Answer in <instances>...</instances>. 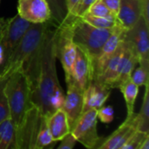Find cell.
<instances>
[{
	"label": "cell",
	"mask_w": 149,
	"mask_h": 149,
	"mask_svg": "<svg viewBox=\"0 0 149 149\" xmlns=\"http://www.w3.org/2000/svg\"><path fill=\"white\" fill-rule=\"evenodd\" d=\"M81 17L88 24L97 28H113L118 24L115 15H111L108 17H95L85 13Z\"/></svg>",
	"instance_id": "cb8c5ba5"
},
{
	"label": "cell",
	"mask_w": 149,
	"mask_h": 149,
	"mask_svg": "<svg viewBox=\"0 0 149 149\" xmlns=\"http://www.w3.org/2000/svg\"><path fill=\"white\" fill-rule=\"evenodd\" d=\"M95 0H79L78 3L72 10L70 15H73L75 17H82L89 9L91 4Z\"/></svg>",
	"instance_id": "f546056e"
},
{
	"label": "cell",
	"mask_w": 149,
	"mask_h": 149,
	"mask_svg": "<svg viewBox=\"0 0 149 149\" xmlns=\"http://www.w3.org/2000/svg\"><path fill=\"white\" fill-rule=\"evenodd\" d=\"M54 142H56V141H54L52 140V137L49 128L47 127L46 119H45V117H42L39 130H38V135H37V139H36L35 149L45 148Z\"/></svg>",
	"instance_id": "d4e9b609"
},
{
	"label": "cell",
	"mask_w": 149,
	"mask_h": 149,
	"mask_svg": "<svg viewBox=\"0 0 149 149\" xmlns=\"http://www.w3.org/2000/svg\"><path fill=\"white\" fill-rule=\"evenodd\" d=\"M5 94L10 109V118L17 131L27 112L32 106L31 90L26 76L21 67L15 70L5 85Z\"/></svg>",
	"instance_id": "3957f363"
},
{
	"label": "cell",
	"mask_w": 149,
	"mask_h": 149,
	"mask_svg": "<svg viewBox=\"0 0 149 149\" xmlns=\"http://www.w3.org/2000/svg\"><path fill=\"white\" fill-rule=\"evenodd\" d=\"M125 31V29H123L120 25L117 24L114 26L112 34L104 43L99 54L93 59V80L102 73L107 62L122 43Z\"/></svg>",
	"instance_id": "7c38bea8"
},
{
	"label": "cell",
	"mask_w": 149,
	"mask_h": 149,
	"mask_svg": "<svg viewBox=\"0 0 149 149\" xmlns=\"http://www.w3.org/2000/svg\"><path fill=\"white\" fill-rule=\"evenodd\" d=\"M148 85L145 86V93L141 108L138 113H134V124L137 130L149 134V92Z\"/></svg>",
	"instance_id": "d6986e66"
},
{
	"label": "cell",
	"mask_w": 149,
	"mask_h": 149,
	"mask_svg": "<svg viewBox=\"0 0 149 149\" xmlns=\"http://www.w3.org/2000/svg\"><path fill=\"white\" fill-rule=\"evenodd\" d=\"M79 0H66V3H67V8H68V11L69 14L72 12V10L74 9V7L76 6V4L78 3Z\"/></svg>",
	"instance_id": "d6a6232c"
},
{
	"label": "cell",
	"mask_w": 149,
	"mask_h": 149,
	"mask_svg": "<svg viewBox=\"0 0 149 149\" xmlns=\"http://www.w3.org/2000/svg\"><path fill=\"white\" fill-rule=\"evenodd\" d=\"M57 37L58 26L49 20L42 43L37 85L31 93V105L36 107L45 118L62 108L65 100V93L57 74Z\"/></svg>",
	"instance_id": "6da1fadb"
},
{
	"label": "cell",
	"mask_w": 149,
	"mask_h": 149,
	"mask_svg": "<svg viewBox=\"0 0 149 149\" xmlns=\"http://www.w3.org/2000/svg\"><path fill=\"white\" fill-rule=\"evenodd\" d=\"M47 23L48 21L45 23L31 24L2 68L3 70L5 66L20 65L29 82L31 93L36 87L39 74L42 43Z\"/></svg>",
	"instance_id": "7a4b0ae2"
},
{
	"label": "cell",
	"mask_w": 149,
	"mask_h": 149,
	"mask_svg": "<svg viewBox=\"0 0 149 149\" xmlns=\"http://www.w3.org/2000/svg\"><path fill=\"white\" fill-rule=\"evenodd\" d=\"M86 13L95 17H108L111 15H114L110 11V10L104 4L101 0H95Z\"/></svg>",
	"instance_id": "83f0119b"
},
{
	"label": "cell",
	"mask_w": 149,
	"mask_h": 149,
	"mask_svg": "<svg viewBox=\"0 0 149 149\" xmlns=\"http://www.w3.org/2000/svg\"><path fill=\"white\" fill-rule=\"evenodd\" d=\"M97 110L90 109L80 115L71 133L77 141L87 148H99L105 138L99 136L97 132Z\"/></svg>",
	"instance_id": "5b68a950"
},
{
	"label": "cell",
	"mask_w": 149,
	"mask_h": 149,
	"mask_svg": "<svg viewBox=\"0 0 149 149\" xmlns=\"http://www.w3.org/2000/svg\"><path fill=\"white\" fill-rule=\"evenodd\" d=\"M42 117L39 110L34 106L27 110L19 128L16 131V148L35 149Z\"/></svg>",
	"instance_id": "ba28073f"
},
{
	"label": "cell",
	"mask_w": 149,
	"mask_h": 149,
	"mask_svg": "<svg viewBox=\"0 0 149 149\" xmlns=\"http://www.w3.org/2000/svg\"><path fill=\"white\" fill-rule=\"evenodd\" d=\"M19 67H21L20 65L5 66L0 72V122L10 118V109L5 94V85L11 73Z\"/></svg>",
	"instance_id": "ac0fdd59"
},
{
	"label": "cell",
	"mask_w": 149,
	"mask_h": 149,
	"mask_svg": "<svg viewBox=\"0 0 149 149\" xmlns=\"http://www.w3.org/2000/svg\"><path fill=\"white\" fill-rule=\"evenodd\" d=\"M45 119L47 127L54 141H60L65 135L71 132L67 117L62 108L55 111Z\"/></svg>",
	"instance_id": "e0dca14e"
},
{
	"label": "cell",
	"mask_w": 149,
	"mask_h": 149,
	"mask_svg": "<svg viewBox=\"0 0 149 149\" xmlns=\"http://www.w3.org/2000/svg\"><path fill=\"white\" fill-rule=\"evenodd\" d=\"M65 22L69 24L72 38L75 45L85 50L93 59L99 54L114 28H97L88 24L81 17L70 14Z\"/></svg>",
	"instance_id": "277c9868"
},
{
	"label": "cell",
	"mask_w": 149,
	"mask_h": 149,
	"mask_svg": "<svg viewBox=\"0 0 149 149\" xmlns=\"http://www.w3.org/2000/svg\"><path fill=\"white\" fill-rule=\"evenodd\" d=\"M16 131L10 118L0 122V149L16 148Z\"/></svg>",
	"instance_id": "ffe728a7"
},
{
	"label": "cell",
	"mask_w": 149,
	"mask_h": 149,
	"mask_svg": "<svg viewBox=\"0 0 149 149\" xmlns=\"http://www.w3.org/2000/svg\"><path fill=\"white\" fill-rule=\"evenodd\" d=\"M136 64H138V57H137L135 52L134 51L132 52V54L129 56L128 59L127 60L123 68L121 69L120 72L119 73L118 77L116 78V79L113 83V88H119L124 82H126L127 79H130L131 73H132L133 70L135 68Z\"/></svg>",
	"instance_id": "603a6c76"
},
{
	"label": "cell",
	"mask_w": 149,
	"mask_h": 149,
	"mask_svg": "<svg viewBox=\"0 0 149 149\" xmlns=\"http://www.w3.org/2000/svg\"><path fill=\"white\" fill-rule=\"evenodd\" d=\"M119 89L123 93V96H124V99L126 101V105H127V117H129V116L133 115L134 113V109L135 100H136V98H137L138 93H139V86L129 79L126 82H124L119 87Z\"/></svg>",
	"instance_id": "7402d4cb"
},
{
	"label": "cell",
	"mask_w": 149,
	"mask_h": 149,
	"mask_svg": "<svg viewBox=\"0 0 149 149\" xmlns=\"http://www.w3.org/2000/svg\"><path fill=\"white\" fill-rule=\"evenodd\" d=\"M149 0H120L119 11L116 15L118 24L127 30L143 17L149 24Z\"/></svg>",
	"instance_id": "30bf717a"
},
{
	"label": "cell",
	"mask_w": 149,
	"mask_h": 149,
	"mask_svg": "<svg viewBox=\"0 0 149 149\" xmlns=\"http://www.w3.org/2000/svg\"><path fill=\"white\" fill-rule=\"evenodd\" d=\"M0 1H1V0H0Z\"/></svg>",
	"instance_id": "d590c367"
},
{
	"label": "cell",
	"mask_w": 149,
	"mask_h": 149,
	"mask_svg": "<svg viewBox=\"0 0 149 149\" xmlns=\"http://www.w3.org/2000/svg\"><path fill=\"white\" fill-rule=\"evenodd\" d=\"M60 145L58 147V149H72L76 143L78 142L76 138L73 136V134L70 132L66 135H65L61 140H60Z\"/></svg>",
	"instance_id": "4dcf8cb0"
},
{
	"label": "cell",
	"mask_w": 149,
	"mask_h": 149,
	"mask_svg": "<svg viewBox=\"0 0 149 149\" xmlns=\"http://www.w3.org/2000/svg\"><path fill=\"white\" fill-rule=\"evenodd\" d=\"M17 14L31 24L45 23L51 19L46 0H18Z\"/></svg>",
	"instance_id": "4fadbf2b"
},
{
	"label": "cell",
	"mask_w": 149,
	"mask_h": 149,
	"mask_svg": "<svg viewBox=\"0 0 149 149\" xmlns=\"http://www.w3.org/2000/svg\"><path fill=\"white\" fill-rule=\"evenodd\" d=\"M76 57V45L72 41L70 27L67 22H64L58 27L57 37V58H59L65 75V81L69 80L72 65Z\"/></svg>",
	"instance_id": "9c48e42d"
},
{
	"label": "cell",
	"mask_w": 149,
	"mask_h": 149,
	"mask_svg": "<svg viewBox=\"0 0 149 149\" xmlns=\"http://www.w3.org/2000/svg\"><path fill=\"white\" fill-rule=\"evenodd\" d=\"M93 80V65L92 57L80 47L76 46V57L72 74L66 83H73L83 92Z\"/></svg>",
	"instance_id": "8fae6325"
},
{
	"label": "cell",
	"mask_w": 149,
	"mask_h": 149,
	"mask_svg": "<svg viewBox=\"0 0 149 149\" xmlns=\"http://www.w3.org/2000/svg\"><path fill=\"white\" fill-rule=\"evenodd\" d=\"M110 93L111 88L93 80L83 93V113L90 109H100L104 106Z\"/></svg>",
	"instance_id": "9a60e30c"
},
{
	"label": "cell",
	"mask_w": 149,
	"mask_h": 149,
	"mask_svg": "<svg viewBox=\"0 0 149 149\" xmlns=\"http://www.w3.org/2000/svg\"><path fill=\"white\" fill-rule=\"evenodd\" d=\"M149 134L136 130L127 140L125 145L121 149H140L142 142L145 141L147 137H148Z\"/></svg>",
	"instance_id": "4316f807"
},
{
	"label": "cell",
	"mask_w": 149,
	"mask_h": 149,
	"mask_svg": "<svg viewBox=\"0 0 149 149\" xmlns=\"http://www.w3.org/2000/svg\"><path fill=\"white\" fill-rule=\"evenodd\" d=\"M133 115L127 117L126 120L119 127V128L113 133L108 138H106L100 149H121L130 138V136L137 130L133 120Z\"/></svg>",
	"instance_id": "2e32d148"
},
{
	"label": "cell",
	"mask_w": 149,
	"mask_h": 149,
	"mask_svg": "<svg viewBox=\"0 0 149 149\" xmlns=\"http://www.w3.org/2000/svg\"><path fill=\"white\" fill-rule=\"evenodd\" d=\"M31 24V23L22 18L18 14L11 18L4 19L0 37V44L4 51V64L20 43Z\"/></svg>",
	"instance_id": "8992f818"
},
{
	"label": "cell",
	"mask_w": 149,
	"mask_h": 149,
	"mask_svg": "<svg viewBox=\"0 0 149 149\" xmlns=\"http://www.w3.org/2000/svg\"><path fill=\"white\" fill-rule=\"evenodd\" d=\"M123 39L134 48L140 65L149 67V24L143 17L124 32Z\"/></svg>",
	"instance_id": "52a82bcc"
},
{
	"label": "cell",
	"mask_w": 149,
	"mask_h": 149,
	"mask_svg": "<svg viewBox=\"0 0 149 149\" xmlns=\"http://www.w3.org/2000/svg\"><path fill=\"white\" fill-rule=\"evenodd\" d=\"M3 22H4V19L0 18V37H1V32H2V29H3Z\"/></svg>",
	"instance_id": "e575fe53"
},
{
	"label": "cell",
	"mask_w": 149,
	"mask_h": 149,
	"mask_svg": "<svg viewBox=\"0 0 149 149\" xmlns=\"http://www.w3.org/2000/svg\"><path fill=\"white\" fill-rule=\"evenodd\" d=\"M67 92L65 95V100L62 107L65 112L70 130L74 127L78 120L83 113V91L73 83H66Z\"/></svg>",
	"instance_id": "5bb4252c"
},
{
	"label": "cell",
	"mask_w": 149,
	"mask_h": 149,
	"mask_svg": "<svg viewBox=\"0 0 149 149\" xmlns=\"http://www.w3.org/2000/svg\"><path fill=\"white\" fill-rule=\"evenodd\" d=\"M140 149H149V136L145 139V141L142 142Z\"/></svg>",
	"instance_id": "836d02e7"
},
{
	"label": "cell",
	"mask_w": 149,
	"mask_h": 149,
	"mask_svg": "<svg viewBox=\"0 0 149 149\" xmlns=\"http://www.w3.org/2000/svg\"><path fill=\"white\" fill-rule=\"evenodd\" d=\"M104 4L110 10V11L114 14L115 16L117 15L120 8V0H101Z\"/></svg>",
	"instance_id": "1f68e13d"
},
{
	"label": "cell",
	"mask_w": 149,
	"mask_h": 149,
	"mask_svg": "<svg viewBox=\"0 0 149 149\" xmlns=\"http://www.w3.org/2000/svg\"><path fill=\"white\" fill-rule=\"evenodd\" d=\"M148 66L140 65L137 68H134L131 73L130 79L136 84L138 86L148 85Z\"/></svg>",
	"instance_id": "484cf974"
},
{
	"label": "cell",
	"mask_w": 149,
	"mask_h": 149,
	"mask_svg": "<svg viewBox=\"0 0 149 149\" xmlns=\"http://www.w3.org/2000/svg\"><path fill=\"white\" fill-rule=\"evenodd\" d=\"M97 117L102 123L109 124L113 120L114 110L111 106H102L97 110Z\"/></svg>",
	"instance_id": "f1b7e54d"
},
{
	"label": "cell",
	"mask_w": 149,
	"mask_h": 149,
	"mask_svg": "<svg viewBox=\"0 0 149 149\" xmlns=\"http://www.w3.org/2000/svg\"><path fill=\"white\" fill-rule=\"evenodd\" d=\"M46 2L51 10L50 21L56 26H60L69 15L66 0H46Z\"/></svg>",
	"instance_id": "44dd1931"
}]
</instances>
